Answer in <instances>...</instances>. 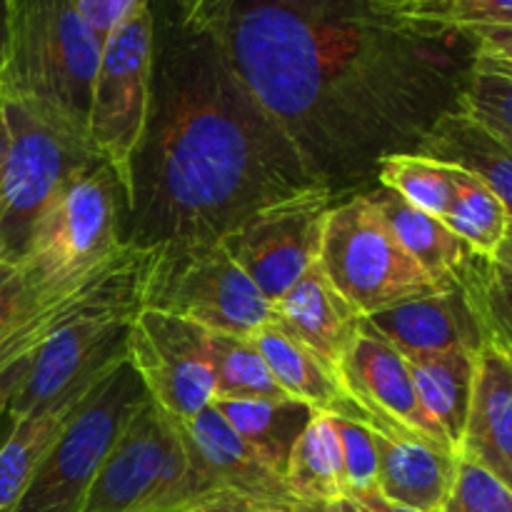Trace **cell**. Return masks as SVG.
I'll return each mask as SVG.
<instances>
[{"label":"cell","instance_id":"1","mask_svg":"<svg viewBox=\"0 0 512 512\" xmlns=\"http://www.w3.org/2000/svg\"><path fill=\"white\" fill-rule=\"evenodd\" d=\"M323 188L375 185L383 158L418 153L473 63L458 30L395 0H183Z\"/></svg>","mask_w":512,"mask_h":512},{"label":"cell","instance_id":"2","mask_svg":"<svg viewBox=\"0 0 512 512\" xmlns=\"http://www.w3.org/2000/svg\"><path fill=\"white\" fill-rule=\"evenodd\" d=\"M165 13L123 233L145 250L220 243L258 210L323 188L213 35L180 3Z\"/></svg>","mask_w":512,"mask_h":512},{"label":"cell","instance_id":"3","mask_svg":"<svg viewBox=\"0 0 512 512\" xmlns=\"http://www.w3.org/2000/svg\"><path fill=\"white\" fill-rule=\"evenodd\" d=\"M100 45L73 0H5L0 100L30 110L88 153Z\"/></svg>","mask_w":512,"mask_h":512},{"label":"cell","instance_id":"4","mask_svg":"<svg viewBox=\"0 0 512 512\" xmlns=\"http://www.w3.org/2000/svg\"><path fill=\"white\" fill-rule=\"evenodd\" d=\"M155 8L138 0L125 23L100 50L90 100L88 143L113 173L125 213L133 198V168L145 143L153 110Z\"/></svg>","mask_w":512,"mask_h":512},{"label":"cell","instance_id":"5","mask_svg":"<svg viewBox=\"0 0 512 512\" xmlns=\"http://www.w3.org/2000/svg\"><path fill=\"white\" fill-rule=\"evenodd\" d=\"M318 265L360 318L443 290L398 243L363 190L340 195L330 208Z\"/></svg>","mask_w":512,"mask_h":512},{"label":"cell","instance_id":"6","mask_svg":"<svg viewBox=\"0 0 512 512\" xmlns=\"http://www.w3.org/2000/svg\"><path fill=\"white\" fill-rule=\"evenodd\" d=\"M125 203L100 160L75 170L40 218L23 265L43 290L78 280L125 245Z\"/></svg>","mask_w":512,"mask_h":512},{"label":"cell","instance_id":"7","mask_svg":"<svg viewBox=\"0 0 512 512\" xmlns=\"http://www.w3.org/2000/svg\"><path fill=\"white\" fill-rule=\"evenodd\" d=\"M143 308L195 323L208 333L248 338L273 323V308L220 243L155 248Z\"/></svg>","mask_w":512,"mask_h":512},{"label":"cell","instance_id":"8","mask_svg":"<svg viewBox=\"0 0 512 512\" xmlns=\"http://www.w3.org/2000/svg\"><path fill=\"white\" fill-rule=\"evenodd\" d=\"M148 403L128 360L115 365L30 480L15 512H80L100 465L135 413Z\"/></svg>","mask_w":512,"mask_h":512},{"label":"cell","instance_id":"9","mask_svg":"<svg viewBox=\"0 0 512 512\" xmlns=\"http://www.w3.org/2000/svg\"><path fill=\"white\" fill-rule=\"evenodd\" d=\"M0 118L8 128L0 178V263L18 265L55 193L75 170L98 158L20 105L0 100Z\"/></svg>","mask_w":512,"mask_h":512},{"label":"cell","instance_id":"10","mask_svg":"<svg viewBox=\"0 0 512 512\" xmlns=\"http://www.w3.org/2000/svg\"><path fill=\"white\" fill-rule=\"evenodd\" d=\"M125 360L150 403L175 420H190L215 400L208 330L163 310L140 308L130 320Z\"/></svg>","mask_w":512,"mask_h":512},{"label":"cell","instance_id":"11","mask_svg":"<svg viewBox=\"0 0 512 512\" xmlns=\"http://www.w3.org/2000/svg\"><path fill=\"white\" fill-rule=\"evenodd\" d=\"M338 198L318 188L280 200L245 218L220 245L273 305L318 260L325 218Z\"/></svg>","mask_w":512,"mask_h":512},{"label":"cell","instance_id":"12","mask_svg":"<svg viewBox=\"0 0 512 512\" xmlns=\"http://www.w3.org/2000/svg\"><path fill=\"white\" fill-rule=\"evenodd\" d=\"M335 373L340 388L363 413L365 425L383 435L423 440L455 455L448 435L420 403L408 360L370 330L365 320Z\"/></svg>","mask_w":512,"mask_h":512},{"label":"cell","instance_id":"13","mask_svg":"<svg viewBox=\"0 0 512 512\" xmlns=\"http://www.w3.org/2000/svg\"><path fill=\"white\" fill-rule=\"evenodd\" d=\"M140 308V303H120L90 310L50 333L33 353L28 375L10 403V423L28 418L95 370L125 358L128 325Z\"/></svg>","mask_w":512,"mask_h":512},{"label":"cell","instance_id":"14","mask_svg":"<svg viewBox=\"0 0 512 512\" xmlns=\"http://www.w3.org/2000/svg\"><path fill=\"white\" fill-rule=\"evenodd\" d=\"M190 465L200 480V488L208 498L215 495H238L260 508L293 510L295 498L290 495L285 478L275 473L210 405L190 420H175Z\"/></svg>","mask_w":512,"mask_h":512},{"label":"cell","instance_id":"15","mask_svg":"<svg viewBox=\"0 0 512 512\" xmlns=\"http://www.w3.org/2000/svg\"><path fill=\"white\" fill-rule=\"evenodd\" d=\"M173 438V420L148 400L110 448L80 512H143Z\"/></svg>","mask_w":512,"mask_h":512},{"label":"cell","instance_id":"16","mask_svg":"<svg viewBox=\"0 0 512 512\" xmlns=\"http://www.w3.org/2000/svg\"><path fill=\"white\" fill-rule=\"evenodd\" d=\"M363 320L405 360L450 350L480 353L485 348L478 320L458 283Z\"/></svg>","mask_w":512,"mask_h":512},{"label":"cell","instance_id":"17","mask_svg":"<svg viewBox=\"0 0 512 512\" xmlns=\"http://www.w3.org/2000/svg\"><path fill=\"white\" fill-rule=\"evenodd\" d=\"M458 458L512 490V360L488 348L475 358L473 395Z\"/></svg>","mask_w":512,"mask_h":512},{"label":"cell","instance_id":"18","mask_svg":"<svg viewBox=\"0 0 512 512\" xmlns=\"http://www.w3.org/2000/svg\"><path fill=\"white\" fill-rule=\"evenodd\" d=\"M270 308H273V323L283 333L313 350L333 370H338L340 358L363 325V318L345 303L318 260Z\"/></svg>","mask_w":512,"mask_h":512},{"label":"cell","instance_id":"19","mask_svg":"<svg viewBox=\"0 0 512 512\" xmlns=\"http://www.w3.org/2000/svg\"><path fill=\"white\" fill-rule=\"evenodd\" d=\"M123 360L125 358H120L105 368L95 370L93 375L80 380L78 385H73L68 393L55 398L53 403L43 405L28 418L10 423L8 438L0 445V512H15L30 480L35 478L38 468L48 458L50 450L55 448L70 420L78 415V410L93 395L100 380Z\"/></svg>","mask_w":512,"mask_h":512},{"label":"cell","instance_id":"20","mask_svg":"<svg viewBox=\"0 0 512 512\" xmlns=\"http://www.w3.org/2000/svg\"><path fill=\"white\" fill-rule=\"evenodd\" d=\"M378 453V493L415 512H440L458 455L435 445L373 430Z\"/></svg>","mask_w":512,"mask_h":512},{"label":"cell","instance_id":"21","mask_svg":"<svg viewBox=\"0 0 512 512\" xmlns=\"http://www.w3.org/2000/svg\"><path fill=\"white\" fill-rule=\"evenodd\" d=\"M248 340L263 355L270 375L288 398L308 405L315 413L338 415V418L363 423V413L355 408L353 400L340 388L335 370L328 368L313 350L290 338L275 323L255 330L253 335H248Z\"/></svg>","mask_w":512,"mask_h":512},{"label":"cell","instance_id":"22","mask_svg":"<svg viewBox=\"0 0 512 512\" xmlns=\"http://www.w3.org/2000/svg\"><path fill=\"white\" fill-rule=\"evenodd\" d=\"M418 155L478 178L498 195L512 220V150L473 118L458 108L440 115L420 143Z\"/></svg>","mask_w":512,"mask_h":512},{"label":"cell","instance_id":"23","mask_svg":"<svg viewBox=\"0 0 512 512\" xmlns=\"http://www.w3.org/2000/svg\"><path fill=\"white\" fill-rule=\"evenodd\" d=\"M363 193L385 225L393 230L398 243L413 255L415 263L430 275L433 283H438L440 288L458 283L460 273L475 253L470 245H465L443 220L413 208L383 185L375 183Z\"/></svg>","mask_w":512,"mask_h":512},{"label":"cell","instance_id":"24","mask_svg":"<svg viewBox=\"0 0 512 512\" xmlns=\"http://www.w3.org/2000/svg\"><path fill=\"white\" fill-rule=\"evenodd\" d=\"M213 408L283 478L295 443L315 415L298 400H218Z\"/></svg>","mask_w":512,"mask_h":512},{"label":"cell","instance_id":"25","mask_svg":"<svg viewBox=\"0 0 512 512\" xmlns=\"http://www.w3.org/2000/svg\"><path fill=\"white\" fill-rule=\"evenodd\" d=\"M475 358H478V353L450 350V353L423 355V358L408 360L420 403L428 410L430 418L443 428V433L448 435L455 455H458L465 420H468L475 380Z\"/></svg>","mask_w":512,"mask_h":512},{"label":"cell","instance_id":"26","mask_svg":"<svg viewBox=\"0 0 512 512\" xmlns=\"http://www.w3.org/2000/svg\"><path fill=\"white\" fill-rule=\"evenodd\" d=\"M285 485L298 505H328L345 498L343 453L333 415H313L290 455Z\"/></svg>","mask_w":512,"mask_h":512},{"label":"cell","instance_id":"27","mask_svg":"<svg viewBox=\"0 0 512 512\" xmlns=\"http://www.w3.org/2000/svg\"><path fill=\"white\" fill-rule=\"evenodd\" d=\"M458 285L473 308L485 345L512 360V270L495 258L473 253Z\"/></svg>","mask_w":512,"mask_h":512},{"label":"cell","instance_id":"28","mask_svg":"<svg viewBox=\"0 0 512 512\" xmlns=\"http://www.w3.org/2000/svg\"><path fill=\"white\" fill-rule=\"evenodd\" d=\"M208 358L215 375V400H293L278 388L263 355L248 338L208 333Z\"/></svg>","mask_w":512,"mask_h":512},{"label":"cell","instance_id":"29","mask_svg":"<svg viewBox=\"0 0 512 512\" xmlns=\"http://www.w3.org/2000/svg\"><path fill=\"white\" fill-rule=\"evenodd\" d=\"M443 223L475 253L493 258L505 238L510 215L493 190L473 175L453 168V200L445 210Z\"/></svg>","mask_w":512,"mask_h":512},{"label":"cell","instance_id":"30","mask_svg":"<svg viewBox=\"0 0 512 512\" xmlns=\"http://www.w3.org/2000/svg\"><path fill=\"white\" fill-rule=\"evenodd\" d=\"M375 183L440 220L453 200V168L418 153H398L380 160Z\"/></svg>","mask_w":512,"mask_h":512},{"label":"cell","instance_id":"31","mask_svg":"<svg viewBox=\"0 0 512 512\" xmlns=\"http://www.w3.org/2000/svg\"><path fill=\"white\" fill-rule=\"evenodd\" d=\"M455 108L490 130L512 150V78L475 68L470 63Z\"/></svg>","mask_w":512,"mask_h":512},{"label":"cell","instance_id":"32","mask_svg":"<svg viewBox=\"0 0 512 512\" xmlns=\"http://www.w3.org/2000/svg\"><path fill=\"white\" fill-rule=\"evenodd\" d=\"M395 5L408 18L458 33L512 25V0H395Z\"/></svg>","mask_w":512,"mask_h":512},{"label":"cell","instance_id":"33","mask_svg":"<svg viewBox=\"0 0 512 512\" xmlns=\"http://www.w3.org/2000/svg\"><path fill=\"white\" fill-rule=\"evenodd\" d=\"M440 512H512V490L478 465L458 458Z\"/></svg>","mask_w":512,"mask_h":512},{"label":"cell","instance_id":"34","mask_svg":"<svg viewBox=\"0 0 512 512\" xmlns=\"http://www.w3.org/2000/svg\"><path fill=\"white\" fill-rule=\"evenodd\" d=\"M343 453L345 495H363L378 490V453L373 443V428L360 420L333 415Z\"/></svg>","mask_w":512,"mask_h":512},{"label":"cell","instance_id":"35","mask_svg":"<svg viewBox=\"0 0 512 512\" xmlns=\"http://www.w3.org/2000/svg\"><path fill=\"white\" fill-rule=\"evenodd\" d=\"M463 35L470 40V48H473L475 68L512 78V25L465 30Z\"/></svg>","mask_w":512,"mask_h":512},{"label":"cell","instance_id":"36","mask_svg":"<svg viewBox=\"0 0 512 512\" xmlns=\"http://www.w3.org/2000/svg\"><path fill=\"white\" fill-rule=\"evenodd\" d=\"M135 3L138 0H73V8L103 50V45L115 35V30L125 23Z\"/></svg>","mask_w":512,"mask_h":512},{"label":"cell","instance_id":"37","mask_svg":"<svg viewBox=\"0 0 512 512\" xmlns=\"http://www.w3.org/2000/svg\"><path fill=\"white\" fill-rule=\"evenodd\" d=\"M293 512H415L403 508V505L390 503L388 498L375 490V493L363 495H345V498L335 500L328 505H295Z\"/></svg>","mask_w":512,"mask_h":512},{"label":"cell","instance_id":"38","mask_svg":"<svg viewBox=\"0 0 512 512\" xmlns=\"http://www.w3.org/2000/svg\"><path fill=\"white\" fill-rule=\"evenodd\" d=\"M30 360H33V355H28V358H23V360H15V363H10L8 368L0 370V418H3V415H8L10 403H13L15 393H18V388L23 385V380H25V375H28Z\"/></svg>","mask_w":512,"mask_h":512},{"label":"cell","instance_id":"39","mask_svg":"<svg viewBox=\"0 0 512 512\" xmlns=\"http://www.w3.org/2000/svg\"><path fill=\"white\" fill-rule=\"evenodd\" d=\"M260 505L250 503V500L238 498V495H215V498L195 503L190 508L175 510V512H258Z\"/></svg>","mask_w":512,"mask_h":512},{"label":"cell","instance_id":"40","mask_svg":"<svg viewBox=\"0 0 512 512\" xmlns=\"http://www.w3.org/2000/svg\"><path fill=\"white\" fill-rule=\"evenodd\" d=\"M493 258L498 260L500 265H505V268L512 270V220L508 223V230H505L503 243L498 245V250H495Z\"/></svg>","mask_w":512,"mask_h":512},{"label":"cell","instance_id":"41","mask_svg":"<svg viewBox=\"0 0 512 512\" xmlns=\"http://www.w3.org/2000/svg\"><path fill=\"white\" fill-rule=\"evenodd\" d=\"M5 155H8V128H5L3 118H0V178H3Z\"/></svg>","mask_w":512,"mask_h":512},{"label":"cell","instance_id":"42","mask_svg":"<svg viewBox=\"0 0 512 512\" xmlns=\"http://www.w3.org/2000/svg\"><path fill=\"white\" fill-rule=\"evenodd\" d=\"M3 30H5V0H0V43H3Z\"/></svg>","mask_w":512,"mask_h":512},{"label":"cell","instance_id":"43","mask_svg":"<svg viewBox=\"0 0 512 512\" xmlns=\"http://www.w3.org/2000/svg\"><path fill=\"white\" fill-rule=\"evenodd\" d=\"M258 512H293V510H285V508H260Z\"/></svg>","mask_w":512,"mask_h":512}]
</instances>
